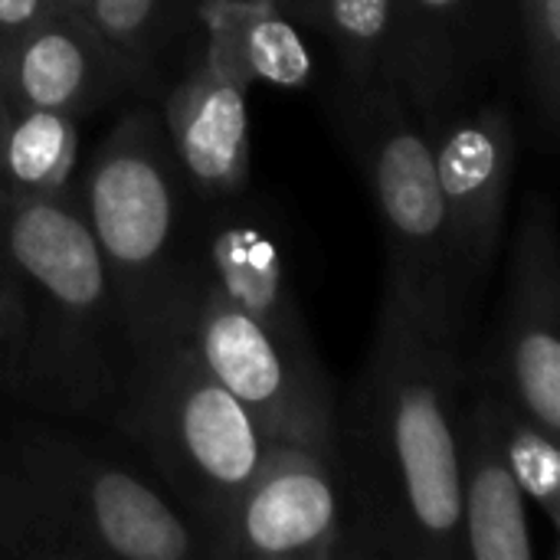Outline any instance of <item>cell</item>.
Here are the masks:
<instances>
[{"instance_id": "obj_9", "label": "cell", "mask_w": 560, "mask_h": 560, "mask_svg": "<svg viewBox=\"0 0 560 560\" xmlns=\"http://www.w3.org/2000/svg\"><path fill=\"white\" fill-rule=\"evenodd\" d=\"M210 558H364L354 502L338 459L312 446L279 443L233 499Z\"/></svg>"}, {"instance_id": "obj_23", "label": "cell", "mask_w": 560, "mask_h": 560, "mask_svg": "<svg viewBox=\"0 0 560 560\" xmlns=\"http://www.w3.org/2000/svg\"><path fill=\"white\" fill-rule=\"evenodd\" d=\"M69 7H79V0H69Z\"/></svg>"}, {"instance_id": "obj_18", "label": "cell", "mask_w": 560, "mask_h": 560, "mask_svg": "<svg viewBox=\"0 0 560 560\" xmlns=\"http://www.w3.org/2000/svg\"><path fill=\"white\" fill-rule=\"evenodd\" d=\"M200 0H79L92 30L148 82L158 59L194 23Z\"/></svg>"}, {"instance_id": "obj_2", "label": "cell", "mask_w": 560, "mask_h": 560, "mask_svg": "<svg viewBox=\"0 0 560 560\" xmlns=\"http://www.w3.org/2000/svg\"><path fill=\"white\" fill-rule=\"evenodd\" d=\"M131 354L125 305L75 194L0 190V397L105 423Z\"/></svg>"}, {"instance_id": "obj_11", "label": "cell", "mask_w": 560, "mask_h": 560, "mask_svg": "<svg viewBox=\"0 0 560 560\" xmlns=\"http://www.w3.org/2000/svg\"><path fill=\"white\" fill-rule=\"evenodd\" d=\"M560 259L555 207L532 194L509 259L505 295L486 361L472 371L499 384L532 420L560 436Z\"/></svg>"}, {"instance_id": "obj_3", "label": "cell", "mask_w": 560, "mask_h": 560, "mask_svg": "<svg viewBox=\"0 0 560 560\" xmlns=\"http://www.w3.org/2000/svg\"><path fill=\"white\" fill-rule=\"evenodd\" d=\"M0 541L13 560L207 558L158 479L36 420L0 423Z\"/></svg>"}, {"instance_id": "obj_22", "label": "cell", "mask_w": 560, "mask_h": 560, "mask_svg": "<svg viewBox=\"0 0 560 560\" xmlns=\"http://www.w3.org/2000/svg\"><path fill=\"white\" fill-rule=\"evenodd\" d=\"M0 560H13V558H10V548H7L3 541H0Z\"/></svg>"}, {"instance_id": "obj_17", "label": "cell", "mask_w": 560, "mask_h": 560, "mask_svg": "<svg viewBox=\"0 0 560 560\" xmlns=\"http://www.w3.org/2000/svg\"><path fill=\"white\" fill-rule=\"evenodd\" d=\"M466 368V364H463ZM466 374L472 381L482 384L486 400H489V413H492V427L502 446V456L522 489V495L528 499V505H535L545 522L551 525V532H560V446L558 436L548 433L538 420H532L499 384H492L489 377L476 374L472 368H466Z\"/></svg>"}, {"instance_id": "obj_1", "label": "cell", "mask_w": 560, "mask_h": 560, "mask_svg": "<svg viewBox=\"0 0 560 560\" xmlns=\"http://www.w3.org/2000/svg\"><path fill=\"white\" fill-rule=\"evenodd\" d=\"M463 345L384 276L368 361L338 400L335 459L364 558H463Z\"/></svg>"}, {"instance_id": "obj_14", "label": "cell", "mask_w": 560, "mask_h": 560, "mask_svg": "<svg viewBox=\"0 0 560 560\" xmlns=\"http://www.w3.org/2000/svg\"><path fill=\"white\" fill-rule=\"evenodd\" d=\"M472 394L459 407V505H463V558L535 560V538L528 522V499L522 495L479 381L463 368Z\"/></svg>"}, {"instance_id": "obj_15", "label": "cell", "mask_w": 560, "mask_h": 560, "mask_svg": "<svg viewBox=\"0 0 560 560\" xmlns=\"http://www.w3.org/2000/svg\"><path fill=\"white\" fill-rule=\"evenodd\" d=\"M194 26L203 30V52L226 66L249 89H305L315 59L302 26L279 0H200Z\"/></svg>"}, {"instance_id": "obj_12", "label": "cell", "mask_w": 560, "mask_h": 560, "mask_svg": "<svg viewBox=\"0 0 560 560\" xmlns=\"http://www.w3.org/2000/svg\"><path fill=\"white\" fill-rule=\"evenodd\" d=\"M3 95L20 108L82 118L125 92L151 85L75 7H62L0 49Z\"/></svg>"}, {"instance_id": "obj_19", "label": "cell", "mask_w": 560, "mask_h": 560, "mask_svg": "<svg viewBox=\"0 0 560 560\" xmlns=\"http://www.w3.org/2000/svg\"><path fill=\"white\" fill-rule=\"evenodd\" d=\"M282 10L305 30L318 33L345 79L381 75L384 39L394 0H279Z\"/></svg>"}, {"instance_id": "obj_21", "label": "cell", "mask_w": 560, "mask_h": 560, "mask_svg": "<svg viewBox=\"0 0 560 560\" xmlns=\"http://www.w3.org/2000/svg\"><path fill=\"white\" fill-rule=\"evenodd\" d=\"M3 108H7V95H3V75H0V115H3Z\"/></svg>"}, {"instance_id": "obj_5", "label": "cell", "mask_w": 560, "mask_h": 560, "mask_svg": "<svg viewBox=\"0 0 560 560\" xmlns=\"http://www.w3.org/2000/svg\"><path fill=\"white\" fill-rule=\"evenodd\" d=\"M75 203L118 289L135 345L158 325L180 279L197 210L158 108L138 105L115 121L79 167Z\"/></svg>"}, {"instance_id": "obj_7", "label": "cell", "mask_w": 560, "mask_h": 560, "mask_svg": "<svg viewBox=\"0 0 560 560\" xmlns=\"http://www.w3.org/2000/svg\"><path fill=\"white\" fill-rule=\"evenodd\" d=\"M282 443L335 456L338 397L318 351H302L180 269L158 318ZM154 325V328H158Z\"/></svg>"}, {"instance_id": "obj_16", "label": "cell", "mask_w": 560, "mask_h": 560, "mask_svg": "<svg viewBox=\"0 0 560 560\" xmlns=\"http://www.w3.org/2000/svg\"><path fill=\"white\" fill-rule=\"evenodd\" d=\"M79 177V118L10 105L0 115V190L72 197Z\"/></svg>"}, {"instance_id": "obj_13", "label": "cell", "mask_w": 560, "mask_h": 560, "mask_svg": "<svg viewBox=\"0 0 560 560\" xmlns=\"http://www.w3.org/2000/svg\"><path fill=\"white\" fill-rule=\"evenodd\" d=\"M180 171L197 200L217 203L249 190V85L213 56H200L161 108Z\"/></svg>"}, {"instance_id": "obj_4", "label": "cell", "mask_w": 560, "mask_h": 560, "mask_svg": "<svg viewBox=\"0 0 560 560\" xmlns=\"http://www.w3.org/2000/svg\"><path fill=\"white\" fill-rule=\"evenodd\" d=\"M105 423L135 443L158 486L200 532L207 558L233 499L282 443L171 325H158L135 341L121 394Z\"/></svg>"}, {"instance_id": "obj_8", "label": "cell", "mask_w": 560, "mask_h": 560, "mask_svg": "<svg viewBox=\"0 0 560 560\" xmlns=\"http://www.w3.org/2000/svg\"><path fill=\"white\" fill-rule=\"evenodd\" d=\"M430 144L446 210L453 318L459 338H466L502 249L518 167L515 112L505 98L479 102L446 118L430 135Z\"/></svg>"}, {"instance_id": "obj_6", "label": "cell", "mask_w": 560, "mask_h": 560, "mask_svg": "<svg viewBox=\"0 0 560 560\" xmlns=\"http://www.w3.org/2000/svg\"><path fill=\"white\" fill-rule=\"evenodd\" d=\"M328 112L374 200L387 246V279L463 345L453 318L443 190L427 128L400 89L381 75H341L328 95Z\"/></svg>"}, {"instance_id": "obj_10", "label": "cell", "mask_w": 560, "mask_h": 560, "mask_svg": "<svg viewBox=\"0 0 560 560\" xmlns=\"http://www.w3.org/2000/svg\"><path fill=\"white\" fill-rule=\"evenodd\" d=\"M509 0H394L381 79L394 82L427 135L466 112L505 49Z\"/></svg>"}, {"instance_id": "obj_20", "label": "cell", "mask_w": 560, "mask_h": 560, "mask_svg": "<svg viewBox=\"0 0 560 560\" xmlns=\"http://www.w3.org/2000/svg\"><path fill=\"white\" fill-rule=\"evenodd\" d=\"M62 7H69V0H0V49Z\"/></svg>"}]
</instances>
